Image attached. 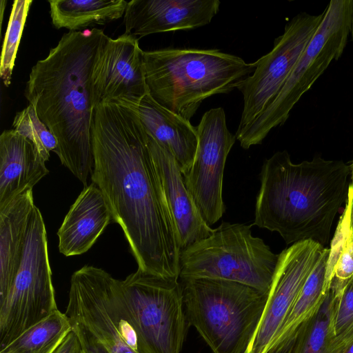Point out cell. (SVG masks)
<instances>
[{"instance_id":"4dcf8cb0","label":"cell","mask_w":353,"mask_h":353,"mask_svg":"<svg viewBox=\"0 0 353 353\" xmlns=\"http://www.w3.org/2000/svg\"><path fill=\"white\" fill-rule=\"evenodd\" d=\"M342 353H353V340L345 347Z\"/></svg>"},{"instance_id":"8992f818","label":"cell","mask_w":353,"mask_h":353,"mask_svg":"<svg viewBox=\"0 0 353 353\" xmlns=\"http://www.w3.org/2000/svg\"><path fill=\"white\" fill-rule=\"evenodd\" d=\"M65 314L79 353H142L121 281L103 269L73 273Z\"/></svg>"},{"instance_id":"7402d4cb","label":"cell","mask_w":353,"mask_h":353,"mask_svg":"<svg viewBox=\"0 0 353 353\" xmlns=\"http://www.w3.org/2000/svg\"><path fill=\"white\" fill-rule=\"evenodd\" d=\"M329 254L330 249L325 248L318 263L304 283L268 352L290 338L299 326L310 318L321 305L330 290L326 285V268Z\"/></svg>"},{"instance_id":"4316f807","label":"cell","mask_w":353,"mask_h":353,"mask_svg":"<svg viewBox=\"0 0 353 353\" xmlns=\"http://www.w3.org/2000/svg\"><path fill=\"white\" fill-rule=\"evenodd\" d=\"M353 279V236L349 232L344 248L333 270L330 289L340 298L345 288Z\"/></svg>"},{"instance_id":"5bb4252c","label":"cell","mask_w":353,"mask_h":353,"mask_svg":"<svg viewBox=\"0 0 353 353\" xmlns=\"http://www.w3.org/2000/svg\"><path fill=\"white\" fill-rule=\"evenodd\" d=\"M143 52L139 39L123 34L107 37L102 45L91 74L92 104L112 103L137 109L148 94Z\"/></svg>"},{"instance_id":"7a4b0ae2","label":"cell","mask_w":353,"mask_h":353,"mask_svg":"<svg viewBox=\"0 0 353 353\" xmlns=\"http://www.w3.org/2000/svg\"><path fill=\"white\" fill-rule=\"evenodd\" d=\"M107 37L96 28L64 34L32 67L24 91L57 140L54 153L85 188L94 165L91 74Z\"/></svg>"},{"instance_id":"9c48e42d","label":"cell","mask_w":353,"mask_h":353,"mask_svg":"<svg viewBox=\"0 0 353 353\" xmlns=\"http://www.w3.org/2000/svg\"><path fill=\"white\" fill-rule=\"evenodd\" d=\"M57 310L45 223L35 205L28 222L19 268L0 303L1 349Z\"/></svg>"},{"instance_id":"d6a6232c","label":"cell","mask_w":353,"mask_h":353,"mask_svg":"<svg viewBox=\"0 0 353 353\" xmlns=\"http://www.w3.org/2000/svg\"><path fill=\"white\" fill-rule=\"evenodd\" d=\"M351 32H352V36L353 39V16H352V25H351Z\"/></svg>"},{"instance_id":"d6986e66","label":"cell","mask_w":353,"mask_h":353,"mask_svg":"<svg viewBox=\"0 0 353 353\" xmlns=\"http://www.w3.org/2000/svg\"><path fill=\"white\" fill-rule=\"evenodd\" d=\"M136 110L148 134L172 154L183 175L185 174L193 163L197 149L196 127L158 103L149 93Z\"/></svg>"},{"instance_id":"1f68e13d","label":"cell","mask_w":353,"mask_h":353,"mask_svg":"<svg viewBox=\"0 0 353 353\" xmlns=\"http://www.w3.org/2000/svg\"><path fill=\"white\" fill-rule=\"evenodd\" d=\"M350 168L351 179H352V183L350 185V186L352 188H353V161H352L351 165H350Z\"/></svg>"},{"instance_id":"6da1fadb","label":"cell","mask_w":353,"mask_h":353,"mask_svg":"<svg viewBox=\"0 0 353 353\" xmlns=\"http://www.w3.org/2000/svg\"><path fill=\"white\" fill-rule=\"evenodd\" d=\"M92 183L123 230L138 269L179 279L178 232L137 110L112 103L95 108Z\"/></svg>"},{"instance_id":"ba28073f","label":"cell","mask_w":353,"mask_h":353,"mask_svg":"<svg viewBox=\"0 0 353 353\" xmlns=\"http://www.w3.org/2000/svg\"><path fill=\"white\" fill-rule=\"evenodd\" d=\"M251 226L222 222L209 236L181 250L179 277L227 280L268 292L279 254L252 235Z\"/></svg>"},{"instance_id":"d4e9b609","label":"cell","mask_w":353,"mask_h":353,"mask_svg":"<svg viewBox=\"0 0 353 353\" xmlns=\"http://www.w3.org/2000/svg\"><path fill=\"white\" fill-rule=\"evenodd\" d=\"M32 2L31 0H16L12 4L3 43L0 63V77L6 87L10 86L11 83L18 48Z\"/></svg>"},{"instance_id":"f1b7e54d","label":"cell","mask_w":353,"mask_h":353,"mask_svg":"<svg viewBox=\"0 0 353 353\" xmlns=\"http://www.w3.org/2000/svg\"><path fill=\"white\" fill-rule=\"evenodd\" d=\"M296 332L290 338L271 349L268 353H292L295 341Z\"/></svg>"},{"instance_id":"484cf974","label":"cell","mask_w":353,"mask_h":353,"mask_svg":"<svg viewBox=\"0 0 353 353\" xmlns=\"http://www.w3.org/2000/svg\"><path fill=\"white\" fill-rule=\"evenodd\" d=\"M12 127L34 144L46 161L50 158V152H54L57 148V139L39 118L32 104L28 103L26 108L17 112Z\"/></svg>"},{"instance_id":"44dd1931","label":"cell","mask_w":353,"mask_h":353,"mask_svg":"<svg viewBox=\"0 0 353 353\" xmlns=\"http://www.w3.org/2000/svg\"><path fill=\"white\" fill-rule=\"evenodd\" d=\"M53 26L69 31H79L95 24H104L124 16L125 0H50Z\"/></svg>"},{"instance_id":"3957f363","label":"cell","mask_w":353,"mask_h":353,"mask_svg":"<svg viewBox=\"0 0 353 353\" xmlns=\"http://www.w3.org/2000/svg\"><path fill=\"white\" fill-rule=\"evenodd\" d=\"M350 174L342 161L295 164L287 151L276 152L261 167L252 225L277 232L287 245L311 240L324 246L347 197Z\"/></svg>"},{"instance_id":"8fae6325","label":"cell","mask_w":353,"mask_h":353,"mask_svg":"<svg viewBox=\"0 0 353 353\" xmlns=\"http://www.w3.org/2000/svg\"><path fill=\"white\" fill-rule=\"evenodd\" d=\"M325 15L301 12L285 26L272 50L259 59L254 72L237 88L243 108L236 133L251 124L275 99Z\"/></svg>"},{"instance_id":"9a60e30c","label":"cell","mask_w":353,"mask_h":353,"mask_svg":"<svg viewBox=\"0 0 353 353\" xmlns=\"http://www.w3.org/2000/svg\"><path fill=\"white\" fill-rule=\"evenodd\" d=\"M220 4L219 0H132L123 16L124 33L139 39L155 33L199 28L211 22Z\"/></svg>"},{"instance_id":"603a6c76","label":"cell","mask_w":353,"mask_h":353,"mask_svg":"<svg viewBox=\"0 0 353 353\" xmlns=\"http://www.w3.org/2000/svg\"><path fill=\"white\" fill-rule=\"evenodd\" d=\"M339 299L328 290L317 311L297 329L292 353H341L334 322Z\"/></svg>"},{"instance_id":"7c38bea8","label":"cell","mask_w":353,"mask_h":353,"mask_svg":"<svg viewBox=\"0 0 353 353\" xmlns=\"http://www.w3.org/2000/svg\"><path fill=\"white\" fill-rule=\"evenodd\" d=\"M198 145L193 163L183 175L185 183L208 225L223 215V173L228 155L236 139L228 129L221 108L205 112L196 126Z\"/></svg>"},{"instance_id":"5b68a950","label":"cell","mask_w":353,"mask_h":353,"mask_svg":"<svg viewBox=\"0 0 353 353\" xmlns=\"http://www.w3.org/2000/svg\"><path fill=\"white\" fill-rule=\"evenodd\" d=\"M179 281L188 325L213 353H245L268 292L222 279L179 277Z\"/></svg>"},{"instance_id":"f546056e","label":"cell","mask_w":353,"mask_h":353,"mask_svg":"<svg viewBox=\"0 0 353 353\" xmlns=\"http://www.w3.org/2000/svg\"><path fill=\"white\" fill-rule=\"evenodd\" d=\"M349 210L350 228L353 236V188L349 185L347 203Z\"/></svg>"},{"instance_id":"30bf717a","label":"cell","mask_w":353,"mask_h":353,"mask_svg":"<svg viewBox=\"0 0 353 353\" xmlns=\"http://www.w3.org/2000/svg\"><path fill=\"white\" fill-rule=\"evenodd\" d=\"M121 286L142 353H181L189 325L179 279L138 269Z\"/></svg>"},{"instance_id":"2e32d148","label":"cell","mask_w":353,"mask_h":353,"mask_svg":"<svg viewBox=\"0 0 353 353\" xmlns=\"http://www.w3.org/2000/svg\"><path fill=\"white\" fill-rule=\"evenodd\" d=\"M148 143L164 196L178 232L181 251L209 236L214 229L201 216L174 158L150 135Z\"/></svg>"},{"instance_id":"83f0119b","label":"cell","mask_w":353,"mask_h":353,"mask_svg":"<svg viewBox=\"0 0 353 353\" xmlns=\"http://www.w3.org/2000/svg\"><path fill=\"white\" fill-rule=\"evenodd\" d=\"M54 353H79L76 339L72 332Z\"/></svg>"},{"instance_id":"4fadbf2b","label":"cell","mask_w":353,"mask_h":353,"mask_svg":"<svg viewBox=\"0 0 353 353\" xmlns=\"http://www.w3.org/2000/svg\"><path fill=\"white\" fill-rule=\"evenodd\" d=\"M325 249L307 240L295 243L279 254L265 310L245 353H268Z\"/></svg>"},{"instance_id":"cb8c5ba5","label":"cell","mask_w":353,"mask_h":353,"mask_svg":"<svg viewBox=\"0 0 353 353\" xmlns=\"http://www.w3.org/2000/svg\"><path fill=\"white\" fill-rule=\"evenodd\" d=\"M72 332L65 313L57 310L0 350V353H54Z\"/></svg>"},{"instance_id":"ffe728a7","label":"cell","mask_w":353,"mask_h":353,"mask_svg":"<svg viewBox=\"0 0 353 353\" xmlns=\"http://www.w3.org/2000/svg\"><path fill=\"white\" fill-rule=\"evenodd\" d=\"M34 206L32 188H27L0 208V303L19 268Z\"/></svg>"},{"instance_id":"277c9868","label":"cell","mask_w":353,"mask_h":353,"mask_svg":"<svg viewBox=\"0 0 353 353\" xmlns=\"http://www.w3.org/2000/svg\"><path fill=\"white\" fill-rule=\"evenodd\" d=\"M149 94L187 120L208 97L237 89L256 63L217 49L163 48L144 51Z\"/></svg>"},{"instance_id":"ac0fdd59","label":"cell","mask_w":353,"mask_h":353,"mask_svg":"<svg viewBox=\"0 0 353 353\" xmlns=\"http://www.w3.org/2000/svg\"><path fill=\"white\" fill-rule=\"evenodd\" d=\"M34 144L14 129L0 136V208L27 188L33 187L49 170Z\"/></svg>"},{"instance_id":"52a82bcc","label":"cell","mask_w":353,"mask_h":353,"mask_svg":"<svg viewBox=\"0 0 353 353\" xmlns=\"http://www.w3.org/2000/svg\"><path fill=\"white\" fill-rule=\"evenodd\" d=\"M353 0H332L312 39L274 101L245 129L235 134L243 149L261 144L273 128L283 125L301 97L342 55L351 31Z\"/></svg>"},{"instance_id":"e0dca14e","label":"cell","mask_w":353,"mask_h":353,"mask_svg":"<svg viewBox=\"0 0 353 353\" xmlns=\"http://www.w3.org/2000/svg\"><path fill=\"white\" fill-rule=\"evenodd\" d=\"M112 216L100 189L94 183L79 195L59 228V252L66 256L87 252L103 232Z\"/></svg>"}]
</instances>
